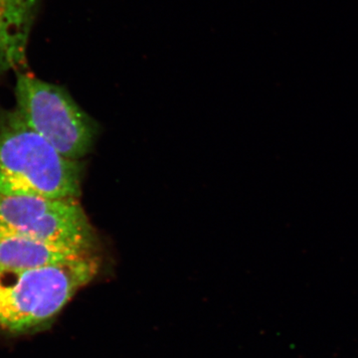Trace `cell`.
I'll return each instance as SVG.
<instances>
[{"instance_id": "cell-1", "label": "cell", "mask_w": 358, "mask_h": 358, "mask_svg": "<svg viewBox=\"0 0 358 358\" xmlns=\"http://www.w3.org/2000/svg\"><path fill=\"white\" fill-rule=\"evenodd\" d=\"M83 167L59 154L15 109L0 107V193L51 199H79Z\"/></svg>"}, {"instance_id": "cell-2", "label": "cell", "mask_w": 358, "mask_h": 358, "mask_svg": "<svg viewBox=\"0 0 358 358\" xmlns=\"http://www.w3.org/2000/svg\"><path fill=\"white\" fill-rule=\"evenodd\" d=\"M99 268L95 254L46 267H0V331L29 334L48 327Z\"/></svg>"}, {"instance_id": "cell-3", "label": "cell", "mask_w": 358, "mask_h": 358, "mask_svg": "<svg viewBox=\"0 0 358 358\" xmlns=\"http://www.w3.org/2000/svg\"><path fill=\"white\" fill-rule=\"evenodd\" d=\"M15 100L21 119L63 157L79 160L91 150L96 124L64 88L18 72Z\"/></svg>"}, {"instance_id": "cell-4", "label": "cell", "mask_w": 358, "mask_h": 358, "mask_svg": "<svg viewBox=\"0 0 358 358\" xmlns=\"http://www.w3.org/2000/svg\"><path fill=\"white\" fill-rule=\"evenodd\" d=\"M0 231L81 253H95L96 232L77 199L0 193Z\"/></svg>"}, {"instance_id": "cell-5", "label": "cell", "mask_w": 358, "mask_h": 358, "mask_svg": "<svg viewBox=\"0 0 358 358\" xmlns=\"http://www.w3.org/2000/svg\"><path fill=\"white\" fill-rule=\"evenodd\" d=\"M38 0H0V74L25 62Z\"/></svg>"}, {"instance_id": "cell-6", "label": "cell", "mask_w": 358, "mask_h": 358, "mask_svg": "<svg viewBox=\"0 0 358 358\" xmlns=\"http://www.w3.org/2000/svg\"><path fill=\"white\" fill-rule=\"evenodd\" d=\"M90 254L0 231V267L31 268L69 262Z\"/></svg>"}]
</instances>
